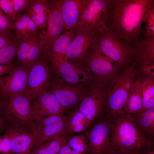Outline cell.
<instances>
[{
  "instance_id": "6da1fadb",
  "label": "cell",
  "mask_w": 154,
  "mask_h": 154,
  "mask_svg": "<svg viewBox=\"0 0 154 154\" xmlns=\"http://www.w3.org/2000/svg\"><path fill=\"white\" fill-rule=\"evenodd\" d=\"M153 7L154 0H110L107 28L129 47L141 37L144 15Z\"/></svg>"
},
{
  "instance_id": "7a4b0ae2",
  "label": "cell",
  "mask_w": 154,
  "mask_h": 154,
  "mask_svg": "<svg viewBox=\"0 0 154 154\" xmlns=\"http://www.w3.org/2000/svg\"><path fill=\"white\" fill-rule=\"evenodd\" d=\"M136 64L133 62L124 68L109 83L104 115L111 123L125 114L124 106L138 74L136 68Z\"/></svg>"
},
{
  "instance_id": "3957f363",
  "label": "cell",
  "mask_w": 154,
  "mask_h": 154,
  "mask_svg": "<svg viewBox=\"0 0 154 154\" xmlns=\"http://www.w3.org/2000/svg\"><path fill=\"white\" fill-rule=\"evenodd\" d=\"M110 137L113 149L123 151H144L152 149L154 145L142 135L131 114H124L111 123Z\"/></svg>"
},
{
  "instance_id": "277c9868",
  "label": "cell",
  "mask_w": 154,
  "mask_h": 154,
  "mask_svg": "<svg viewBox=\"0 0 154 154\" xmlns=\"http://www.w3.org/2000/svg\"><path fill=\"white\" fill-rule=\"evenodd\" d=\"M91 48L99 50L121 68L133 63L129 47L107 28L95 33Z\"/></svg>"
},
{
  "instance_id": "5b68a950",
  "label": "cell",
  "mask_w": 154,
  "mask_h": 154,
  "mask_svg": "<svg viewBox=\"0 0 154 154\" xmlns=\"http://www.w3.org/2000/svg\"><path fill=\"white\" fill-rule=\"evenodd\" d=\"M109 83L92 76L87 93L78 108L86 118L88 126L104 114Z\"/></svg>"
},
{
  "instance_id": "8992f818",
  "label": "cell",
  "mask_w": 154,
  "mask_h": 154,
  "mask_svg": "<svg viewBox=\"0 0 154 154\" xmlns=\"http://www.w3.org/2000/svg\"><path fill=\"white\" fill-rule=\"evenodd\" d=\"M54 74L52 76L47 90L54 95L64 112L78 108L87 93L91 80L71 86L66 84L58 76Z\"/></svg>"
},
{
  "instance_id": "52a82bcc",
  "label": "cell",
  "mask_w": 154,
  "mask_h": 154,
  "mask_svg": "<svg viewBox=\"0 0 154 154\" xmlns=\"http://www.w3.org/2000/svg\"><path fill=\"white\" fill-rule=\"evenodd\" d=\"M68 116L63 115L44 117L33 120L29 127L34 139L35 149L67 133Z\"/></svg>"
},
{
  "instance_id": "ba28073f",
  "label": "cell",
  "mask_w": 154,
  "mask_h": 154,
  "mask_svg": "<svg viewBox=\"0 0 154 154\" xmlns=\"http://www.w3.org/2000/svg\"><path fill=\"white\" fill-rule=\"evenodd\" d=\"M52 72L48 52L43 50L31 67L24 94L32 104L42 91L47 88Z\"/></svg>"
},
{
  "instance_id": "9c48e42d",
  "label": "cell",
  "mask_w": 154,
  "mask_h": 154,
  "mask_svg": "<svg viewBox=\"0 0 154 154\" xmlns=\"http://www.w3.org/2000/svg\"><path fill=\"white\" fill-rule=\"evenodd\" d=\"M2 113L11 125L28 129L32 121L31 103L23 93L4 96Z\"/></svg>"
},
{
  "instance_id": "30bf717a",
  "label": "cell",
  "mask_w": 154,
  "mask_h": 154,
  "mask_svg": "<svg viewBox=\"0 0 154 154\" xmlns=\"http://www.w3.org/2000/svg\"><path fill=\"white\" fill-rule=\"evenodd\" d=\"M110 0H82L78 25L97 31L106 25Z\"/></svg>"
},
{
  "instance_id": "8fae6325",
  "label": "cell",
  "mask_w": 154,
  "mask_h": 154,
  "mask_svg": "<svg viewBox=\"0 0 154 154\" xmlns=\"http://www.w3.org/2000/svg\"><path fill=\"white\" fill-rule=\"evenodd\" d=\"M82 64L87 68L95 78L109 82L119 73L120 68L98 49L91 48Z\"/></svg>"
},
{
  "instance_id": "7c38bea8",
  "label": "cell",
  "mask_w": 154,
  "mask_h": 154,
  "mask_svg": "<svg viewBox=\"0 0 154 154\" xmlns=\"http://www.w3.org/2000/svg\"><path fill=\"white\" fill-rule=\"evenodd\" d=\"M111 123L104 116L87 133L89 154H108L113 149L111 140Z\"/></svg>"
},
{
  "instance_id": "4fadbf2b",
  "label": "cell",
  "mask_w": 154,
  "mask_h": 154,
  "mask_svg": "<svg viewBox=\"0 0 154 154\" xmlns=\"http://www.w3.org/2000/svg\"><path fill=\"white\" fill-rule=\"evenodd\" d=\"M50 1V9L47 17L46 29L38 37L44 50L48 52L65 29L60 10L61 0Z\"/></svg>"
},
{
  "instance_id": "5bb4252c",
  "label": "cell",
  "mask_w": 154,
  "mask_h": 154,
  "mask_svg": "<svg viewBox=\"0 0 154 154\" xmlns=\"http://www.w3.org/2000/svg\"><path fill=\"white\" fill-rule=\"evenodd\" d=\"M74 37L66 55L64 60H74L82 64L90 48L96 31L85 27L78 25L73 31Z\"/></svg>"
},
{
  "instance_id": "9a60e30c",
  "label": "cell",
  "mask_w": 154,
  "mask_h": 154,
  "mask_svg": "<svg viewBox=\"0 0 154 154\" xmlns=\"http://www.w3.org/2000/svg\"><path fill=\"white\" fill-rule=\"evenodd\" d=\"M51 70L52 73L58 76L65 83L70 85L88 82L92 78V74L87 68L68 60H64Z\"/></svg>"
},
{
  "instance_id": "2e32d148",
  "label": "cell",
  "mask_w": 154,
  "mask_h": 154,
  "mask_svg": "<svg viewBox=\"0 0 154 154\" xmlns=\"http://www.w3.org/2000/svg\"><path fill=\"white\" fill-rule=\"evenodd\" d=\"M29 70L16 66L7 75L0 77V93L4 96L25 93Z\"/></svg>"
},
{
  "instance_id": "e0dca14e",
  "label": "cell",
  "mask_w": 154,
  "mask_h": 154,
  "mask_svg": "<svg viewBox=\"0 0 154 154\" xmlns=\"http://www.w3.org/2000/svg\"><path fill=\"white\" fill-rule=\"evenodd\" d=\"M9 140L10 154H29L34 145L30 130L20 125H10L5 130Z\"/></svg>"
},
{
  "instance_id": "ac0fdd59",
  "label": "cell",
  "mask_w": 154,
  "mask_h": 154,
  "mask_svg": "<svg viewBox=\"0 0 154 154\" xmlns=\"http://www.w3.org/2000/svg\"><path fill=\"white\" fill-rule=\"evenodd\" d=\"M32 103L33 121L44 117L63 115L64 112L54 95L47 88L40 93Z\"/></svg>"
},
{
  "instance_id": "d6986e66",
  "label": "cell",
  "mask_w": 154,
  "mask_h": 154,
  "mask_svg": "<svg viewBox=\"0 0 154 154\" xmlns=\"http://www.w3.org/2000/svg\"><path fill=\"white\" fill-rule=\"evenodd\" d=\"M132 62H154V37H140L129 46Z\"/></svg>"
},
{
  "instance_id": "ffe728a7",
  "label": "cell",
  "mask_w": 154,
  "mask_h": 154,
  "mask_svg": "<svg viewBox=\"0 0 154 154\" xmlns=\"http://www.w3.org/2000/svg\"><path fill=\"white\" fill-rule=\"evenodd\" d=\"M74 37V32L67 31L55 40L48 52L51 69L56 67L64 60Z\"/></svg>"
},
{
  "instance_id": "44dd1931",
  "label": "cell",
  "mask_w": 154,
  "mask_h": 154,
  "mask_svg": "<svg viewBox=\"0 0 154 154\" xmlns=\"http://www.w3.org/2000/svg\"><path fill=\"white\" fill-rule=\"evenodd\" d=\"M82 0H61V12L65 29L73 31L78 25Z\"/></svg>"
},
{
  "instance_id": "7402d4cb",
  "label": "cell",
  "mask_w": 154,
  "mask_h": 154,
  "mask_svg": "<svg viewBox=\"0 0 154 154\" xmlns=\"http://www.w3.org/2000/svg\"><path fill=\"white\" fill-rule=\"evenodd\" d=\"M50 0H32L29 6L24 11L35 24L38 29L43 33L46 27L47 17Z\"/></svg>"
},
{
  "instance_id": "603a6c76",
  "label": "cell",
  "mask_w": 154,
  "mask_h": 154,
  "mask_svg": "<svg viewBox=\"0 0 154 154\" xmlns=\"http://www.w3.org/2000/svg\"><path fill=\"white\" fill-rule=\"evenodd\" d=\"M131 114L136 127L143 136L154 142V107Z\"/></svg>"
},
{
  "instance_id": "cb8c5ba5",
  "label": "cell",
  "mask_w": 154,
  "mask_h": 154,
  "mask_svg": "<svg viewBox=\"0 0 154 154\" xmlns=\"http://www.w3.org/2000/svg\"><path fill=\"white\" fill-rule=\"evenodd\" d=\"M143 109L141 80L138 74L131 88L125 103L124 112L125 114L139 113Z\"/></svg>"
},
{
  "instance_id": "d4e9b609",
  "label": "cell",
  "mask_w": 154,
  "mask_h": 154,
  "mask_svg": "<svg viewBox=\"0 0 154 154\" xmlns=\"http://www.w3.org/2000/svg\"><path fill=\"white\" fill-rule=\"evenodd\" d=\"M70 138L66 133L33 149L29 154H58L60 149L68 143Z\"/></svg>"
},
{
  "instance_id": "484cf974",
  "label": "cell",
  "mask_w": 154,
  "mask_h": 154,
  "mask_svg": "<svg viewBox=\"0 0 154 154\" xmlns=\"http://www.w3.org/2000/svg\"><path fill=\"white\" fill-rule=\"evenodd\" d=\"M143 109L154 107V77L141 75Z\"/></svg>"
},
{
  "instance_id": "4316f807",
  "label": "cell",
  "mask_w": 154,
  "mask_h": 154,
  "mask_svg": "<svg viewBox=\"0 0 154 154\" xmlns=\"http://www.w3.org/2000/svg\"><path fill=\"white\" fill-rule=\"evenodd\" d=\"M67 116V133L80 132L88 126L86 118L78 109Z\"/></svg>"
},
{
  "instance_id": "83f0119b",
  "label": "cell",
  "mask_w": 154,
  "mask_h": 154,
  "mask_svg": "<svg viewBox=\"0 0 154 154\" xmlns=\"http://www.w3.org/2000/svg\"><path fill=\"white\" fill-rule=\"evenodd\" d=\"M33 37L26 34L22 39L18 40L16 66L25 68L27 52Z\"/></svg>"
},
{
  "instance_id": "f1b7e54d",
  "label": "cell",
  "mask_w": 154,
  "mask_h": 154,
  "mask_svg": "<svg viewBox=\"0 0 154 154\" xmlns=\"http://www.w3.org/2000/svg\"><path fill=\"white\" fill-rule=\"evenodd\" d=\"M17 41L15 38L0 49V64L7 65L14 63L16 56Z\"/></svg>"
},
{
  "instance_id": "f546056e",
  "label": "cell",
  "mask_w": 154,
  "mask_h": 154,
  "mask_svg": "<svg viewBox=\"0 0 154 154\" xmlns=\"http://www.w3.org/2000/svg\"><path fill=\"white\" fill-rule=\"evenodd\" d=\"M38 37L37 36L33 37L27 52L25 68L29 70L44 50Z\"/></svg>"
},
{
  "instance_id": "4dcf8cb0",
  "label": "cell",
  "mask_w": 154,
  "mask_h": 154,
  "mask_svg": "<svg viewBox=\"0 0 154 154\" xmlns=\"http://www.w3.org/2000/svg\"><path fill=\"white\" fill-rule=\"evenodd\" d=\"M68 144L74 150L82 154H85L88 151L87 141L82 135H77L70 138Z\"/></svg>"
},
{
  "instance_id": "1f68e13d",
  "label": "cell",
  "mask_w": 154,
  "mask_h": 154,
  "mask_svg": "<svg viewBox=\"0 0 154 154\" xmlns=\"http://www.w3.org/2000/svg\"><path fill=\"white\" fill-rule=\"evenodd\" d=\"M143 23L145 24L144 36L154 37V7L147 12L143 18Z\"/></svg>"
},
{
  "instance_id": "d6a6232c",
  "label": "cell",
  "mask_w": 154,
  "mask_h": 154,
  "mask_svg": "<svg viewBox=\"0 0 154 154\" xmlns=\"http://www.w3.org/2000/svg\"><path fill=\"white\" fill-rule=\"evenodd\" d=\"M24 24L27 34L33 36H37L38 30L36 25L29 16L27 14H19L17 17Z\"/></svg>"
},
{
  "instance_id": "836d02e7",
  "label": "cell",
  "mask_w": 154,
  "mask_h": 154,
  "mask_svg": "<svg viewBox=\"0 0 154 154\" xmlns=\"http://www.w3.org/2000/svg\"><path fill=\"white\" fill-rule=\"evenodd\" d=\"M136 68L138 74L154 77V62L143 61L137 63Z\"/></svg>"
},
{
  "instance_id": "e575fe53",
  "label": "cell",
  "mask_w": 154,
  "mask_h": 154,
  "mask_svg": "<svg viewBox=\"0 0 154 154\" xmlns=\"http://www.w3.org/2000/svg\"><path fill=\"white\" fill-rule=\"evenodd\" d=\"M1 7L5 15L11 21L14 22L15 15L13 0H1Z\"/></svg>"
},
{
  "instance_id": "d590c367",
  "label": "cell",
  "mask_w": 154,
  "mask_h": 154,
  "mask_svg": "<svg viewBox=\"0 0 154 154\" xmlns=\"http://www.w3.org/2000/svg\"><path fill=\"white\" fill-rule=\"evenodd\" d=\"M15 32L14 36L17 40L22 39L27 34L25 27L21 21L17 17L14 22Z\"/></svg>"
},
{
  "instance_id": "8d00e7d4",
  "label": "cell",
  "mask_w": 154,
  "mask_h": 154,
  "mask_svg": "<svg viewBox=\"0 0 154 154\" xmlns=\"http://www.w3.org/2000/svg\"><path fill=\"white\" fill-rule=\"evenodd\" d=\"M14 29V22L9 20L3 12L0 13V31H9Z\"/></svg>"
},
{
  "instance_id": "74e56055",
  "label": "cell",
  "mask_w": 154,
  "mask_h": 154,
  "mask_svg": "<svg viewBox=\"0 0 154 154\" xmlns=\"http://www.w3.org/2000/svg\"><path fill=\"white\" fill-rule=\"evenodd\" d=\"M32 0H13L15 15L16 17L30 5Z\"/></svg>"
},
{
  "instance_id": "f35d334b",
  "label": "cell",
  "mask_w": 154,
  "mask_h": 154,
  "mask_svg": "<svg viewBox=\"0 0 154 154\" xmlns=\"http://www.w3.org/2000/svg\"><path fill=\"white\" fill-rule=\"evenodd\" d=\"M10 152L11 147L9 138L5 133L3 135L0 136V153H10Z\"/></svg>"
},
{
  "instance_id": "ab89813d",
  "label": "cell",
  "mask_w": 154,
  "mask_h": 154,
  "mask_svg": "<svg viewBox=\"0 0 154 154\" xmlns=\"http://www.w3.org/2000/svg\"><path fill=\"white\" fill-rule=\"evenodd\" d=\"M11 32L0 31V49L9 43L15 38Z\"/></svg>"
},
{
  "instance_id": "60d3db41",
  "label": "cell",
  "mask_w": 154,
  "mask_h": 154,
  "mask_svg": "<svg viewBox=\"0 0 154 154\" xmlns=\"http://www.w3.org/2000/svg\"><path fill=\"white\" fill-rule=\"evenodd\" d=\"M16 66L14 63L10 65L0 64V77L9 73Z\"/></svg>"
},
{
  "instance_id": "b9f144b4",
  "label": "cell",
  "mask_w": 154,
  "mask_h": 154,
  "mask_svg": "<svg viewBox=\"0 0 154 154\" xmlns=\"http://www.w3.org/2000/svg\"><path fill=\"white\" fill-rule=\"evenodd\" d=\"M58 154H82L77 151L72 150L67 143L63 146L60 150Z\"/></svg>"
},
{
  "instance_id": "7bdbcfd3",
  "label": "cell",
  "mask_w": 154,
  "mask_h": 154,
  "mask_svg": "<svg viewBox=\"0 0 154 154\" xmlns=\"http://www.w3.org/2000/svg\"><path fill=\"white\" fill-rule=\"evenodd\" d=\"M143 151H127L113 149L108 154H143Z\"/></svg>"
},
{
  "instance_id": "ee69618b",
  "label": "cell",
  "mask_w": 154,
  "mask_h": 154,
  "mask_svg": "<svg viewBox=\"0 0 154 154\" xmlns=\"http://www.w3.org/2000/svg\"><path fill=\"white\" fill-rule=\"evenodd\" d=\"M11 125L6 119L1 112H0V134L9 126Z\"/></svg>"
},
{
  "instance_id": "f6af8a7d",
  "label": "cell",
  "mask_w": 154,
  "mask_h": 154,
  "mask_svg": "<svg viewBox=\"0 0 154 154\" xmlns=\"http://www.w3.org/2000/svg\"><path fill=\"white\" fill-rule=\"evenodd\" d=\"M4 96L0 93V112H1L4 102Z\"/></svg>"
},
{
  "instance_id": "bcb514c9",
  "label": "cell",
  "mask_w": 154,
  "mask_h": 154,
  "mask_svg": "<svg viewBox=\"0 0 154 154\" xmlns=\"http://www.w3.org/2000/svg\"><path fill=\"white\" fill-rule=\"evenodd\" d=\"M143 154H154V151L151 149H148L143 151Z\"/></svg>"
},
{
  "instance_id": "7dc6e473",
  "label": "cell",
  "mask_w": 154,
  "mask_h": 154,
  "mask_svg": "<svg viewBox=\"0 0 154 154\" xmlns=\"http://www.w3.org/2000/svg\"><path fill=\"white\" fill-rule=\"evenodd\" d=\"M3 12L1 7V0H0V13Z\"/></svg>"
},
{
  "instance_id": "c3c4849f",
  "label": "cell",
  "mask_w": 154,
  "mask_h": 154,
  "mask_svg": "<svg viewBox=\"0 0 154 154\" xmlns=\"http://www.w3.org/2000/svg\"><path fill=\"white\" fill-rule=\"evenodd\" d=\"M5 154H10L9 153H6Z\"/></svg>"
}]
</instances>
